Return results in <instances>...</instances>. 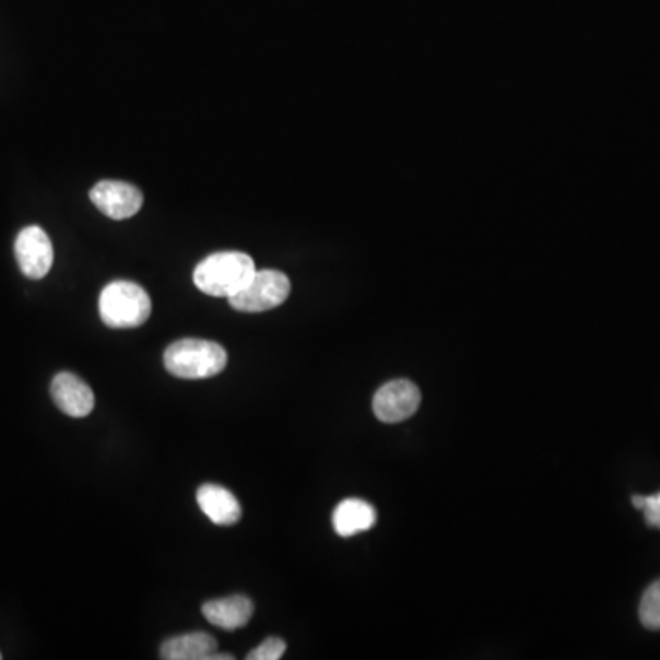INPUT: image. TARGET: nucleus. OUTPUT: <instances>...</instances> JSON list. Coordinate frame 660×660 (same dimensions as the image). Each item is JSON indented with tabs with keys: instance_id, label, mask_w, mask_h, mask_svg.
<instances>
[{
	"instance_id": "12",
	"label": "nucleus",
	"mask_w": 660,
	"mask_h": 660,
	"mask_svg": "<svg viewBox=\"0 0 660 660\" xmlns=\"http://www.w3.org/2000/svg\"><path fill=\"white\" fill-rule=\"evenodd\" d=\"M376 523V510L373 505L362 499H345L338 505L332 516V525L338 535L351 538L365 530L373 529Z\"/></svg>"
},
{
	"instance_id": "11",
	"label": "nucleus",
	"mask_w": 660,
	"mask_h": 660,
	"mask_svg": "<svg viewBox=\"0 0 660 660\" xmlns=\"http://www.w3.org/2000/svg\"><path fill=\"white\" fill-rule=\"evenodd\" d=\"M215 653V638L202 632L167 638L160 648V655L165 660H213Z\"/></svg>"
},
{
	"instance_id": "2",
	"label": "nucleus",
	"mask_w": 660,
	"mask_h": 660,
	"mask_svg": "<svg viewBox=\"0 0 660 660\" xmlns=\"http://www.w3.org/2000/svg\"><path fill=\"white\" fill-rule=\"evenodd\" d=\"M164 365L177 378L200 380L221 375L228 365V353L219 343L186 338L165 349Z\"/></svg>"
},
{
	"instance_id": "9",
	"label": "nucleus",
	"mask_w": 660,
	"mask_h": 660,
	"mask_svg": "<svg viewBox=\"0 0 660 660\" xmlns=\"http://www.w3.org/2000/svg\"><path fill=\"white\" fill-rule=\"evenodd\" d=\"M202 615L213 626L226 629V632H234L250 622L251 615H254V602L243 594L210 600L202 605Z\"/></svg>"
},
{
	"instance_id": "16",
	"label": "nucleus",
	"mask_w": 660,
	"mask_h": 660,
	"mask_svg": "<svg viewBox=\"0 0 660 660\" xmlns=\"http://www.w3.org/2000/svg\"><path fill=\"white\" fill-rule=\"evenodd\" d=\"M0 659H2V655H0Z\"/></svg>"
},
{
	"instance_id": "5",
	"label": "nucleus",
	"mask_w": 660,
	"mask_h": 660,
	"mask_svg": "<svg viewBox=\"0 0 660 660\" xmlns=\"http://www.w3.org/2000/svg\"><path fill=\"white\" fill-rule=\"evenodd\" d=\"M421 399V391L413 381L393 380L376 391L373 411L378 421L394 424L415 415Z\"/></svg>"
},
{
	"instance_id": "13",
	"label": "nucleus",
	"mask_w": 660,
	"mask_h": 660,
	"mask_svg": "<svg viewBox=\"0 0 660 660\" xmlns=\"http://www.w3.org/2000/svg\"><path fill=\"white\" fill-rule=\"evenodd\" d=\"M640 622L644 627L659 632L660 629V580L655 581L644 592L643 600H640Z\"/></svg>"
},
{
	"instance_id": "14",
	"label": "nucleus",
	"mask_w": 660,
	"mask_h": 660,
	"mask_svg": "<svg viewBox=\"0 0 660 660\" xmlns=\"http://www.w3.org/2000/svg\"><path fill=\"white\" fill-rule=\"evenodd\" d=\"M633 505L643 510L648 527L660 529V492L655 495H633Z\"/></svg>"
},
{
	"instance_id": "15",
	"label": "nucleus",
	"mask_w": 660,
	"mask_h": 660,
	"mask_svg": "<svg viewBox=\"0 0 660 660\" xmlns=\"http://www.w3.org/2000/svg\"><path fill=\"white\" fill-rule=\"evenodd\" d=\"M286 651L285 640L278 637H270L264 643L259 644L254 651L248 653V660H280Z\"/></svg>"
},
{
	"instance_id": "1",
	"label": "nucleus",
	"mask_w": 660,
	"mask_h": 660,
	"mask_svg": "<svg viewBox=\"0 0 660 660\" xmlns=\"http://www.w3.org/2000/svg\"><path fill=\"white\" fill-rule=\"evenodd\" d=\"M256 262L243 251H219L195 268V286L211 297H232L251 280Z\"/></svg>"
},
{
	"instance_id": "7",
	"label": "nucleus",
	"mask_w": 660,
	"mask_h": 660,
	"mask_svg": "<svg viewBox=\"0 0 660 660\" xmlns=\"http://www.w3.org/2000/svg\"><path fill=\"white\" fill-rule=\"evenodd\" d=\"M91 200L103 215L123 221L142 210L143 195L131 184L102 180L92 188Z\"/></svg>"
},
{
	"instance_id": "6",
	"label": "nucleus",
	"mask_w": 660,
	"mask_h": 660,
	"mask_svg": "<svg viewBox=\"0 0 660 660\" xmlns=\"http://www.w3.org/2000/svg\"><path fill=\"white\" fill-rule=\"evenodd\" d=\"M15 257L21 272L30 280H43L54 264V246L45 229L28 226L15 239Z\"/></svg>"
},
{
	"instance_id": "10",
	"label": "nucleus",
	"mask_w": 660,
	"mask_h": 660,
	"mask_svg": "<svg viewBox=\"0 0 660 660\" xmlns=\"http://www.w3.org/2000/svg\"><path fill=\"white\" fill-rule=\"evenodd\" d=\"M197 503L211 523L235 525L243 516L237 497L219 484H202L197 492Z\"/></svg>"
},
{
	"instance_id": "4",
	"label": "nucleus",
	"mask_w": 660,
	"mask_h": 660,
	"mask_svg": "<svg viewBox=\"0 0 660 660\" xmlns=\"http://www.w3.org/2000/svg\"><path fill=\"white\" fill-rule=\"evenodd\" d=\"M291 280L278 270H256L251 280L235 296L229 305L239 313H267L280 307L291 296Z\"/></svg>"
},
{
	"instance_id": "8",
	"label": "nucleus",
	"mask_w": 660,
	"mask_h": 660,
	"mask_svg": "<svg viewBox=\"0 0 660 660\" xmlns=\"http://www.w3.org/2000/svg\"><path fill=\"white\" fill-rule=\"evenodd\" d=\"M51 399L64 415L72 419H85L91 415L96 404L94 393L86 381L81 380L74 373H59L51 380Z\"/></svg>"
},
{
	"instance_id": "3",
	"label": "nucleus",
	"mask_w": 660,
	"mask_h": 660,
	"mask_svg": "<svg viewBox=\"0 0 660 660\" xmlns=\"http://www.w3.org/2000/svg\"><path fill=\"white\" fill-rule=\"evenodd\" d=\"M99 316L110 329H137L151 316V297L131 281H115L99 294Z\"/></svg>"
}]
</instances>
